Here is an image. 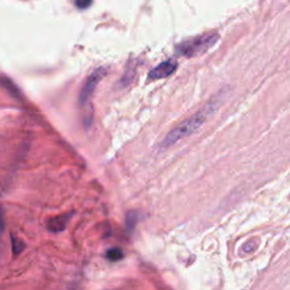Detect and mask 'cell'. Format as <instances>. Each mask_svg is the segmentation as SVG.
<instances>
[{"label": "cell", "instance_id": "obj_1", "mask_svg": "<svg viewBox=\"0 0 290 290\" xmlns=\"http://www.w3.org/2000/svg\"><path fill=\"white\" fill-rule=\"evenodd\" d=\"M220 98L221 95L214 96V98H212V100L204 107L201 112H198L193 114V116L188 117L187 119H185L184 121H181L180 124L177 125V126L164 137L161 146H162V148H169V146L176 144L178 141H180V139L186 137V136L191 135L194 133L195 131H198L204 124V121L206 120V118L209 117V114L217 109L218 105H219Z\"/></svg>", "mask_w": 290, "mask_h": 290}, {"label": "cell", "instance_id": "obj_2", "mask_svg": "<svg viewBox=\"0 0 290 290\" xmlns=\"http://www.w3.org/2000/svg\"><path fill=\"white\" fill-rule=\"evenodd\" d=\"M219 40V34L206 33L200 37H195L182 41L177 45V52L185 57H195L205 52L217 44Z\"/></svg>", "mask_w": 290, "mask_h": 290}, {"label": "cell", "instance_id": "obj_3", "mask_svg": "<svg viewBox=\"0 0 290 290\" xmlns=\"http://www.w3.org/2000/svg\"><path fill=\"white\" fill-rule=\"evenodd\" d=\"M106 69L103 67H100L98 69L93 71V73L88 77L87 82H85L83 88H82V91L80 93V103L81 106H83L87 103L89 98H91L93 94V91H94L95 88L98 87L100 81L105 77L106 75Z\"/></svg>", "mask_w": 290, "mask_h": 290}, {"label": "cell", "instance_id": "obj_4", "mask_svg": "<svg viewBox=\"0 0 290 290\" xmlns=\"http://www.w3.org/2000/svg\"><path fill=\"white\" fill-rule=\"evenodd\" d=\"M177 69V63L173 59L166 60L162 62L159 65L156 66L149 73V80L156 81L161 80V78L169 77L170 75H173Z\"/></svg>", "mask_w": 290, "mask_h": 290}, {"label": "cell", "instance_id": "obj_5", "mask_svg": "<svg viewBox=\"0 0 290 290\" xmlns=\"http://www.w3.org/2000/svg\"><path fill=\"white\" fill-rule=\"evenodd\" d=\"M69 214H63V216L51 218L48 221V229L52 232L63 231L67 227L68 221H69Z\"/></svg>", "mask_w": 290, "mask_h": 290}, {"label": "cell", "instance_id": "obj_6", "mask_svg": "<svg viewBox=\"0 0 290 290\" xmlns=\"http://www.w3.org/2000/svg\"><path fill=\"white\" fill-rule=\"evenodd\" d=\"M124 254H123V250L120 248H112L109 249L108 252H107V259H108L110 262H118V261H120L123 259Z\"/></svg>", "mask_w": 290, "mask_h": 290}, {"label": "cell", "instance_id": "obj_7", "mask_svg": "<svg viewBox=\"0 0 290 290\" xmlns=\"http://www.w3.org/2000/svg\"><path fill=\"white\" fill-rule=\"evenodd\" d=\"M137 220H138V214H137V212H131L127 216V218H126L127 227L130 228V229L133 228L134 225H135V223H136V221H137Z\"/></svg>", "mask_w": 290, "mask_h": 290}, {"label": "cell", "instance_id": "obj_8", "mask_svg": "<svg viewBox=\"0 0 290 290\" xmlns=\"http://www.w3.org/2000/svg\"><path fill=\"white\" fill-rule=\"evenodd\" d=\"M12 241H13V250L15 254H19L20 252H22L23 248H24V244L22 241H20L19 238L16 237H12Z\"/></svg>", "mask_w": 290, "mask_h": 290}, {"label": "cell", "instance_id": "obj_9", "mask_svg": "<svg viewBox=\"0 0 290 290\" xmlns=\"http://www.w3.org/2000/svg\"><path fill=\"white\" fill-rule=\"evenodd\" d=\"M93 0H75V5L78 9H87L92 5Z\"/></svg>", "mask_w": 290, "mask_h": 290}]
</instances>
